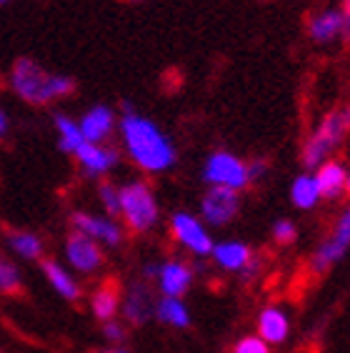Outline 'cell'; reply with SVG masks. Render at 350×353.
<instances>
[{"instance_id": "obj_1", "label": "cell", "mask_w": 350, "mask_h": 353, "mask_svg": "<svg viewBox=\"0 0 350 353\" xmlns=\"http://www.w3.org/2000/svg\"><path fill=\"white\" fill-rule=\"evenodd\" d=\"M121 136L130 161L145 173H165L178 161V150L170 138L153 121L138 116L130 103H123Z\"/></svg>"}, {"instance_id": "obj_2", "label": "cell", "mask_w": 350, "mask_h": 353, "mask_svg": "<svg viewBox=\"0 0 350 353\" xmlns=\"http://www.w3.org/2000/svg\"><path fill=\"white\" fill-rule=\"evenodd\" d=\"M10 90L28 105H48L50 101L75 93V81L70 75H55L41 68L33 58H18L8 75Z\"/></svg>"}, {"instance_id": "obj_3", "label": "cell", "mask_w": 350, "mask_h": 353, "mask_svg": "<svg viewBox=\"0 0 350 353\" xmlns=\"http://www.w3.org/2000/svg\"><path fill=\"white\" fill-rule=\"evenodd\" d=\"M350 133V105H340V108L330 110L328 116L320 121L316 133L305 141L300 161L308 170H316L318 165L328 161V156L336 148H340V143Z\"/></svg>"}, {"instance_id": "obj_4", "label": "cell", "mask_w": 350, "mask_h": 353, "mask_svg": "<svg viewBox=\"0 0 350 353\" xmlns=\"http://www.w3.org/2000/svg\"><path fill=\"white\" fill-rule=\"evenodd\" d=\"M121 198V218L125 221L128 231L133 233H148L161 216L155 193L145 181H133L118 188Z\"/></svg>"}, {"instance_id": "obj_5", "label": "cell", "mask_w": 350, "mask_h": 353, "mask_svg": "<svg viewBox=\"0 0 350 353\" xmlns=\"http://www.w3.org/2000/svg\"><path fill=\"white\" fill-rule=\"evenodd\" d=\"M350 248V205L340 213V218L336 221L333 231L325 236V241L316 248V253L310 256V271L316 276L328 273L338 261L343 259Z\"/></svg>"}, {"instance_id": "obj_6", "label": "cell", "mask_w": 350, "mask_h": 353, "mask_svg": "<svg viewBox=\"0 0 350 353\" xmlns=\"http://www.w3.org/2000/svg\"><path fill=\"white\" fill-rule=\"evenodd\" d=\"M203 178L210 185H225V188L243 190L248 183V165L240 158L228 153V150H216L210 153L205 165H203Z\"/></svg>"}, {"instance_id": "obj_7", "label": "cell", "mask_w": 350, "mask_h": 353, "mask_svg": "<svg viewBox=\"0 0 350 353\" xmlns=\"http://www.w3.org/2000/svg\"><path fill=\"white\" fill-rule=\"evenodd\" d=\"M170 233L183 248H188L198 259L210 256V251H213V238H210L208 228L203 225L200 218L190 216L185 211H178L170 216Z\"/></svg>"}, {"instance_id": "obj_8", "label": "cell", "mask_w": 350, "mask_h": 353, "mask_svg": "<svg viewBox=\"0 0 350 353\" xmlns=\"http://www.w3.org/2000/svg\"><path fill=\"white\" fill-rule=\"evenodd\" d=\"M240 211V190L210 185L200 201V216L210 225H225Z\"/></svg>"}, {"instance_id": "obj_9", "label": "cell", "mask_w": 350, "mask_h": 353, "mask_svg": "<svg viewBox=\"0 0 350 353\" xmlns=\"http://www.w3.org/2000/svg\"><path fill=\"white\" fill-rule=\"evenodd\" d=\"M65 256L81 273H95L105 263L101 243L93 241L90 236H85V233L75 231V228L65 238Z\"/></svg>"}, {"instance_id": "obj_10", "label": "cell", "mask_w": 350, "mask_h": 353, "mask_svg": "<svg viewBox=\"0 0 350 353\" xmlns=\"http://www.w3.org/2000/svg\"><path fill=\"white\" fill-rule=\"evenodd\" d=\"M70 225H73L75 231L85 233L93 241L110 245V248L123 243V228L115 221H110V218H98V216H90V213L75 211L70 213Z\"/></svg>"}, {"instance_id": "obj_11", "label": "cell", "mask_w": 350, "mask_h": 353, "mask_svg": "<svg viewBox=\"0 0 350 353\" xmlns=\"http://www.w3.org/2000/svg\"><path fill=\"white\" fill-rule=\"evenodd\" d=\"M123 316L130 326H143L145 321H150L155 316V299L153 291L145 281H135L125 293L123 301Z\"/></svg>"}, {"instance_id": "obj_12", "label": "cell", "mask_w": 350, "mask_h": 353, "mask_svg": "<svg viewBox=\"0 0 350 353\" xmlns=\"http://www.w3.org/2000/svg\"><path fill=\"white\" fill-rule=\"evenodd\" d=\"M73 156L83 165L88 176H103L118 163V150L110 148V145H103V143L83 141V145L75 150Z\"/></svg>"}, {"instance_id": "obj_13", "label": "cell", "mask_w": 350, "mask_h": 353, "mask_svg": "<svg viewBox=\"0 0 350 353\" xmlns=\"http://www.w3.org/2000/svg\"><path fill=\"white\" fill-rule=\"evenodd\" d=\"M193 283V268L183 261H165L158 268V285L168 299H183Z\"/></svg>"}, {"instance_id": "obj_14", "label": "cell", "mask_w": 350, "mask_h": 353, "mask_svg": "<svg viewBox=\"0 0 350 353\" xmlns=\"http://www.w3.org/2000/svg\"><path fill=\"white\" fill-rule=\"evenodd\" d=\"M308 35L310 41L318 43V46H325V43H333L338 35H343V15L336 8H328V10H320L310 18L308 23Z\"/></svg>"}, {"instance_id": "obj_15", "label": "cell", "mask_w": 350, "mask_h": 353, "mask_svg": "<svg viewBox=\"0 0 350 353\" xmlns=\"http://www.w3.org/2000/svg\"><path fill=\"white\" fill-rule=\"evenodd\" d=\"M288 331H290V323L283 308L268 306L258 313V336L265 343H283L288 339Z\"/></svg>"}, {"instance_id": "obj_16", "label": "cell", "mask_w": 350, "mask_h": 353, "mask_svg": "<svg viewBox=\"0 0 350 353\" xmlns=\"http://www.w3.org/2000/svg\"><path fill=\"white\" fill-rule=\"evenodd\" d=\"M113 123H115V116L113 110L105 108V105H95V108H90L83 116L81 121V133L85 141L90 143H103L105 138L110 136V130H113Z\"/></svg>"}, {"instance_id": "obj_17", "label": "cell", "mask_w": 350, "mask_h": 353, "mask_svg": "<svg viewBox=\"0 0 350 353\" xmlns=\"http://www.w3.org/2000/svg\"><path fill=\"white\" fill-rule=\"evenodd\" d=\"M318 181V190H320V198H340V193L345 190V181H348V170L343 168V163L338 161H323L318 165L316 173Z\"/></svg>"}, {"instance_id": "obj_18", "label": "cell", "mask_w": 350, "mask_h": 353, "mask_svg": "<svg viewBox=\"0 0 350 353\" xmlns=\"http://www.w3.org/2000/svg\"><path fill=\"white\" fill-rule=\"evenodd\" d=\"M210 256H213V261L220 265L223 271L240 273L243 265L253 259V251H250V245L240 243V241H225V243L213 245Z\"/></svg>"}, {"instance_id": "obj_19", "label": "cell", "mask_w": 350, "mask_h": 353, "mask_svg": "<svg viewBox=\"0 0 350 353\" xmlns=\"http://www.w3.org/2000/svg\"><path fill=\"white\" fill-rule=\"evenodd\" d=\"M90 308H93L95 319L110 321L121 308V288L113 279L103 281L98 288L93 291V299H90Z\"/></svg>"}, {"instance_id": "obj_20", "label": "cell", "mask_w": 350, "mask_h": 353, "mask_svg": "<svg viewBox=\"0 0 350 353\" xmlns=\"http://www.w3.org/2000/svg\"><path fill=\"white\" fill-rule=\"evenodd\" d=\"M41 268L45 273V279L50 281L55 291L61 293L65 301H78L81 299V285L75 283V279H70V273L63 268L55 259H41Z\"/></svg>"}, {"instance_id": "obj_21", "label": "cell", "mask_w": 350, "mask_h": 353, "mask_svg": "<svg viewBox=\"0 0 350 353\" xmlns=\"http://www.w3.org/2000/svg\"><path fill=\"white\" fill-rule=\"evenodd\" d=\"M3 231H6V238H8V243H10V248H13L18 256H23V259H28V261L43 259V241L35 236V233L21 231V228H10V225H6Z\"/></svg>"}, {"instance_id": "obj_22", "label": "cell", "mask_w": 350, "mask_h": 353, "mask_svg": "<svg viewBox=\"0 0 350 353\" xmlns=\"http://www.w3.org/2000/svg\"><path fill=\"white\" fill-rule=\"evenodd\" d=\"M155 319L170 328L190 326V313H188V308H185V303H183L181 299H168V296H163V299L155 303Z\"/></svg>"}, {"instance_id": "obj_23", "label": "cell", "mask_w": 350, "mask_h": 353, "mask_svg": "<svg viewBox=\"0 0 350 353\" xmlns=\"http://www.w3.org/2000/svg\"><path fill=\"white\" fill-rule=\"evenodd\" d=\"M290 201L293 205L298 208H316L318 201H320V190H318V181L316 176H310V173H303V176L296 178V183L290 185Z\"/></svg>"}, {"instance_id": "obj_24", "label": "cell", "mask_w": 350, "mask_h": 353, "mask_svg": "<svg viewBox=\"0 0 350 353\" xmlns=\"http://www.w3.org/2000/svg\"><path fill=\"white\" fill-rule=\"evenodd\" d=\"M55 128H58V133H61V148L73 156L75 150L83 145V141H85L83 133H81V128H78V125L65 116H55Z\"/></svg>"}, {"instance_id": "obj_25", "label": "cell", "mask_w": 350, "mask_h": 353, "mask_svg": "<svg viewBox=\"0 0 350 353\" xmlns=\"http://www.w3.org/2000/svg\"><path fill=\"white\" fill-rule=\"evenodd\" d=\"M0 293L15 296V299H21L23 296L21 273H18V268L6 259H0Z\"/></svg>"}, {"instance_id": "obj_26", "label": "cell", "mask_w": 350, "mask_h": 353, "mask_svg": "<svg viewBox=\"0 0 350 353\" xmlns=\"http://www.w3.org/2000/svg\"><path fill=\"white\" fill-rule=\"evenodd\" d=\"M98 193H101V203L103 208L108 211L110 218H121V198H118V188H115L110 181H103L98 185Z\"/></svg>"}, {"instance_id": "obj_27", "label": "cell", "mask_w": 350, "mask_h": 353, "mask_svg": "<svg viewBox=\"0 0 350 353\" xmlns=\"http://www.w3.org/2000/svg\"><path fill=\"white\" fill-rule=\"evenodd\" d=\"M233 353H270V348L260 336H243L233 348Z\"/></svg>"}, {"instance_id": "obj_28", "label": "cell", "mask_w": 350, "mask_h": 353, "mask_svg": "<svg viewBox=\"0 0 350 353\" xmlns=\"http://www.w3.org/2000/svg\"><path fill=\"white\" fill-rule=\"evenodd\" d=\"M273 238H276V243L290 245L298 238L296 223H290V221H285V218H283V221H278V223L273 225Z\"/></svg>"}, {"instance_id": "obj_29", "label": "cell", "mask_w": 350, "mask_h": 353, "mask_svg": "<svg viewBox=\"0 0 350 353\" xmlns=\"http://www.w3.org/2000/svg\"><path fill=\"white\" fill-rule=\"evenodd\" d=\"M103 336H105L108 341H115V343H121V341L125 339V328H123L121 321H115V319L103 321Z\"/></svg>"}, {"instance_id": "obj_30", "label": "cell", "mask_w": 350, "mask_h": 353, "mask_svg": "<svg viewBox=\"0 0 350 353\" xmlns=\"http://www.w3.org/2000/svg\"><path fill=\"white\" fill-rule=\"evenodd\" d=\"M245 165H248V183H258L268 173V161L265 158H256L253 163H245Z\"/></svg>"}, {"instance_id": "obj_31", "label": "cell", "mask_w": 350, "mask_h": 353, "mask_svg": "<svg viewBox=\"0 0 350 353\" xmlns=\"http://www.w3.org/2000/svg\"><path fill=\"white\" fill-rule=\"evenodd\" d=\"M260 268H262V259L260 256H253V259L248 261V263L243 265V271H240V279L243 281H253L260 273Z\"/></svg>"}, {"instance_id": "obj_32", "label": "cell", "mask_w": 350, "mask_h": 353, "mask_svg": "<svg viewBox=\"0 0 350 353\" xmlns=\"http://www.w3.org/2000/svg\"><path fill=\"white\" fill-rule=\"evenodd\" d=\"M340 15H343V38L350 43V0H343Z\"/></svg>"}, {"instance_id": "obj_33", "label": "cell", "mask_w": 350, "mask_h": 353, "mask_svg": "<svg viewBox=\"0 0 350 353\" xmlns=\"http://www.w3.org/2000/svg\"><path fill=\"white\" fill-rule=\"evenodd\" d=\"M8 133V116L0 110V136H6Z\"/></svg>"}, {"instance_id": "obj_34", "label": "cell", "mask_w": 350, "mask_h": 353, "mask_svg": "<svg viewBox=\"0 0 350 353\" xmlns=\"http://www.w3.org/2000/svg\"><path fill=\"white\" fill-rule=\"evenodd\" d=\"M93 353H128L125 348H110V351H93Z\"/></svg>"}, {"instance_id": "obj_35", "label": "cell", "mask_w": 350, "mask_h": 353, "mask_svg": "<svg viewBox=\"0 0 350 353\" xmlns=\"http://www.w3.org/2000/svg\"><path fill=\"white\" fill-rule=\"evenodd\" d=\"M345 190H348V196H350V173H348V181H345Z\"/></svg>"}, {"instance_id": "obj_36", "label": "cell", "mask_w": 350, "mask_h": 353, "mask_svg": "<svg viewBox=\"0 0 350 353\" xmlns=\"http://www.w3.org/2000/svg\"><path fill=\"white\" fill-rule=\"evenodd\" d=\"M130 3H141V0H130Z\"/></svg>"}, {"instance_id": "obj_37", "label": "cell", "mask_w": 350, "mask_h": 353, "mask_svg": "<svg viewBox=\"0 0 350 353\" xmlns=\"http://www.w3.org/2000/svg\"><path fill=\"white\" fill-rule=\"evenodd\" d=\"M0 3H8V0H0Z\"/></svg>"}]
</instances>
